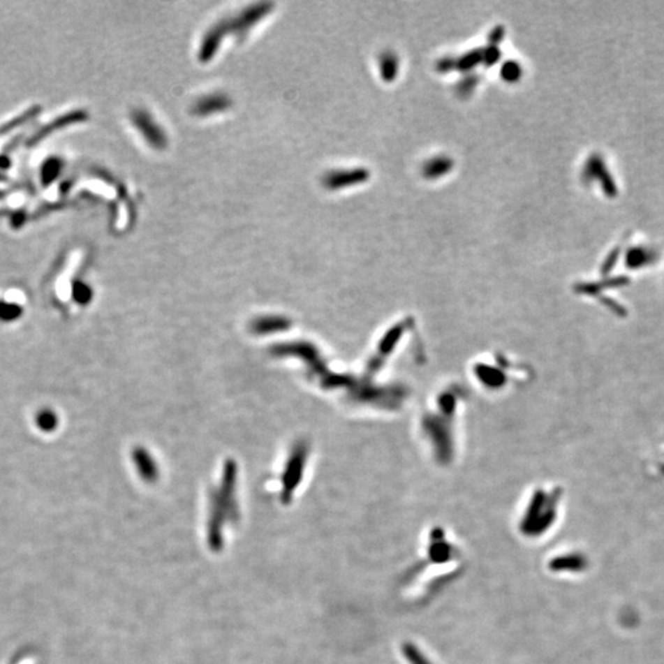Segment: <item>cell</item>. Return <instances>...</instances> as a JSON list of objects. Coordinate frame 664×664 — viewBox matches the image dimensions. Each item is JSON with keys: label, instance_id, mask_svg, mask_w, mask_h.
<instances>
[{"label": "cell", "instance_id": "cell-1", "mask_svg": "<svg viewBox=\"0 0 664 664\" xmlns=\"http://www.w3.org/2000/svg\"><path fill=\"white\" fill-rule=\"evenodd\" d=\"M583 179L588 181H598L602 185L603 191L607 197L613 198L618 195V189H617L615 181L613 180V176L610 175V172L607 171V166L599 155L594 154L589 156L583 170Z\"/></svg>", "mask_w": 664, "mask_h": 664}, {"label": "cell", "instance_id": "cell-2", "mask_svg": "<svg viewBox=\"0 0 664 664\" xmlns=\"http://www.w3.org/2000/svg\"><path fill=\"white\" fill-rule=\"evenodd\" d=\"M134 124L138 127L142 134L148 140L150 145L154 147H164L165 135L163 131L160 129L159 126L155 124L154 121L152 119L149 115L145 112H135L133 115Z\"/></svg>", "mask_w": 664, "mask_h": 664}, {"label": "cell", "instance_id": "cell-3", "mask_svg": "<svg viewBox=\"0 0 664 664\" xmlns=\"http://www.w3.org/2000/svg\"><path fill=\"white\" fill-rule=\"evenodd\" d=\"M368 179V172L363 169L357 170L340 171L332 172L325 179V184L329 189H341L344 186L353 185Z\"/></svg>", "mask_w": 664, "mask_h": 664}, {"label": "cell", "instance_id": "cell-4", "mask_svg": "<svg viewBox=\"0 0 664 664\" xmlns=\"http://www.w3.org/2000/svg\"><path fill=\"white\" fill-rule=\"evenodd\" d=\"M84 119H87V114L82 112V111H74V112H71V114L64 115L62 117H58L56 121H53L52 124H47L46 127H43V129H41V132H38V133L34 137V142L42 140L43 137H46L47 134L52 133V132L56 131V129H59V127L67 126V124L82 122Z\"/></svg>", "mask_w": 664, "mask_h": 664}, {"label": "cell", "instance_id": "cell-5", "mask_svg": "<svg viewBox=\"0 0 664 664\" xmlns=\"http://www.w3.org/2000/svg\"><path fill=\"white\" fill-rule=\"evenodd\" d=\"M35 423H36V427L42 432L52 433L54 432L59 426V418L54 410H52L50 407H45L40 411H37Z\"/></svg>", "mask_w": 664, "mask_h": 664}, {"label": "cell", "instance_id": "cell-6", "mask_svg": "<svg viewBox=\"0 0 664 664\" xmlns=\"http://www.w3.org/2000/svg\"><path fill=\"white\" fill-rule=\"evenodd\" d=\"M22 315H24V308L21 304L0 299V321L1 323L4 324L15 323L22 318Z\"/></svg>", "mask_w": 664, "mask_h": 664}, {"label": "cell", "instance_id": "cell-7", "mask_svg": "<svg viewBox=\"0 0 664 664\" xmlns=\"http://www.w3.org/2000/svg\"><path fill=\"white\" fill-rule=\"evenodd\" d=\"M228 106V100L224 96L213 95L201 100L196 105V112L200 115H209L216 111H221Z\"/></svg>", "mask_w": 664, "mask_h": 664}, {"label": "cell", "instance_id": "cell-8", "mask_svg": "<svg viewBox=\"0 0 664 664\" xmlns=\"http://www.w3.org/2000/svg\"><path fill=\"white\" fill-rule=\"evenodd\" d=\"M63 164L58 158L47 159L41 168V181L43 185H51L53 181L57 180L58 176L62 172Z\"/></svg>", "mask_w": 664, "mask_h": 664}, {"label": "cell", "instance_id": "cell-9", "mask_svg": "<svg viewBox=\"0 0 664 664\" xmlns=\"http://www.w3.org/2000/svg\"><path fill=\"white\" fill-rule=\"evenodd\" d=\"M71 292H72L73 300L82 307L88 305L93 299V289L90 288L88 283L82 282L80 279L73 282Z\"/></svg>", "mask_w": 664, "mask_h": 664}, {"label": "cell", "instance_id": "cell-10", "mask_svg": "<svg viewBox=\"0 0 664 664\" xmlns=\"http://www.w3.org/2000/svg\"><path fill=\"white\" fill-rule=\"evenodd\" d=\"M654 258V253H651L644 247H633L628 253L626 263L628 267H641L644 263H651V260Z\"/></svg>", "mask_w": 664, "mask_h": 664}, {"label": "cell", "instance_id": "cell-11", "mask_svg": "<svg viewBox=\"0 0 664 664\" xmlns=\"http://www.w3.org/2000/svg\"><path fill=\"white\" fill-rule=\"evenodd\" d=\"M450 166H452V160L448 159L447 156H443V158H438V159H432L428 161L426 166H425V174L428 177H432V176H439L444 175L445 172H448L450 170Z\"/></svg>", "mask_w": 664, "mask_h": 664}, {"label": "cell", "instance_id": "cell-12", "mask_svg": "<svg viewBox=\"0 0 664 664\" xmlns=\"http://www.w3.org/2000/svg\"><path fill=\"white\" fill-rule=\"evenodd\" d=\"M381 73H383V78H384L385 80H392V77H395V75H397V57H395V56H392V54H390V53L385 54L384 57L381 58Z\"/></svg>", "mask_w": 664, "mask_h": 664}, {"label": "cell", "instance_id": "cell-13", "mask_svg": "<svg viewBox=\"0 0 664 664\" xmlns=\"http://www.w3.org/2000/svg\"><path fill=\"white\" fill-rule=\"evenodd\" d=\"M404 652L406 654V658L408 662L411 664H431L429 661H428L425 656H423L420 651H418V647L412 646V644H406L404 647Z\"/></svg>", "mask_w": 664, "mask_h": 664}, {"label": "cell", "instance_id": "cell-14", "mask_svg": "<svg viewBox=\"0 0 664 664\" xmlns=\"http://www.w3.org/2000/svg\"><path fill=\"white\" fill-rule=\"evenodd\" d=\"M501 74H502V77L505 78V80L515 82L520 75L519 66L515 62L507 63L502 69Z\"/></svg>", "mask_w": 664, "mask_h": 664}, {"label": "cell", "instance_id": "cell-15", "mask_svg": "<svg viewBox=\"0 0 664 664\" xmlns=\"http://www.w3.org/2000/svg\"><path fill=\"white\" fill-rule=\"evenodd\" d=\"M480 59H482V56H480L479 52H471V53H469L466 57L462 59L460 68L474 67L475 64L479 62Z\"/></svg>", "mask_w": 664, "mask_h": 664}, {"label": "cell", "instance_id": "cell-16", "mask_svg": "<svg viewBox=\"0 0 664 664\" xmlns=\"http://www.w3.org/2000/svg\"><path fill=\"white\" fill-rule=\"evenodd\" d=\"M31 115L32 111H29V112H25V114L22 115L21 117H16V119H14V121H11V122H8V124H4V126L1 127L3 129H1L0 132H1V133H4V132H8V131L13 129V127H15V126H17V124H24L25 121L29 119V117H31Z\"/></svg>", "mask_w": 664, "mask_h": 664}, {"label": "cell", "instance_id": "cell-17", "mask_svg": "<svg viewBox=\"0 0 664 664\" xmlns=\"http://www.w3.org/2000/svg\"><path fill=\"white\" fill-rule=\"evenodd\" d=\"M499 57H500V52L497 51V48H492L489 51L485 52L484 61L489 63V64H494L499 61Z\"/></svg>", "mask_w": 664, "mask_h": 664}]
</instances>
